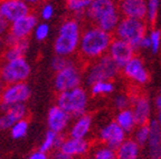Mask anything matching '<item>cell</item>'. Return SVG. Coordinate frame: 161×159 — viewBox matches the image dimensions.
I'll return each mask as SVG.
<instances>
[{"instance_id": "cell-46", "label": "cell", "mask_w": 161, "mask_h": 159, "mask_svg": "<svg viewBox=\"0 0 161 159\" xmlns=\"http://www.w3.org/2000/svg\"><path fill=\"white\" fill-rule=\"evenodd\" d=\"M44 1H46V0H40V3H44Z\"/></svg>"}, {"instance_id": "cell-11", "label": "cell", "mask_w": 161, "mask_h": 159, "mask_svg": "<svg viewBox=\"0 0 161 159\" xmlns=\"http://www.w3.org/2000/svg\"><path fill=\"white\" fill-rule=\"evenodd\" d=\"M121 70L125 76V78H128L130 81L139 85V86L146 85L150 78L149 71L144 65V61L138 56H134L124 67L121 68Z\"/></svg>"}, {"instance_id": "cell-36", "label": "cell", "mask_w": 161, "mask_h": 159, "mask_svg": "<svg viewBox=\"0 0 161 159\" xmlns=\"http://www.w3.org/2000/svg\"><path fill=\"white\" fill-rule=\"evenodd\" d=\"M114 105H115L116 109L119 110H123L126 108L131 107V96L124 94H120L118 95L114 99Z\"/></svg>"}, {"instance_id": "cell-8", "label": "cell", "mask_w": 161, "mask_h": 159, "mask_svg": "<svg viewBox=\"0 0 161 159\" xmlns=\"http://www.w3.org/2000/svg\"><path fill=\"white\" fill-rule=\"evenodd\" d=\"M31 90L26 82L5 85L0 95V112L16 105H23L29 100Z\"/></svg>"}, {"instance_id": "cell-18", "label": "cell", "mask_w": 161, "mask_h": 159, "mask_svg": "<svg viewBox=\"0 0 161 159\" xmlns=\"http://www.w3.org/2000/svg\"><path fill=\"white\" fill-rule=\"evenodd\" d=\"M118 6L124 18L146 20L147 0H119Z\"/></svg>"}, {"instance_id": "cell-6", "label": "cell", "mask_w": 161, "mask_h": 159, "mask_svg": "<svg viewBox=\"0 0 161 159\" xmlns=\"http://www.w3.org/2000/svg\"><path fill=\"white\" fill-rule=\"evenodd\" d=\"M148 35V23L146 20L122 18L114 31L115 38L130 44L132 47L139 49L141 41Z\"/></svg>"}, {"instance_id": "cell-1", "label": "cell", "mask_w": 161, "mask_h": 159, "mask_svg": "<svg viewBox=\"0 0 161 159\" xmlns=\"http://www.w3.org/2000/svg\"><path fill=\"white\" fill-rule=\"evenodd\" d=\"M113 35L94 25L83 29L78 47V59L84 64H90L108 55Z\"/></svg>"}, {"instance_id": "cell-13", "label": "cell", "mask_w": 161, "mask_h": 159, "mask_svg": "<svg viewBox=\"0 0 161 159\" xmlns=\"http://www.w3.org/2000/svg\"><path fill=\"white\" fill-rule=\"evenodd\" d=\"M108 55L119 67L122 68L136 56V48L123 40L114 38L112 40Z\"/></svg>"}, {"instance_id": "cell-10", "label": "cell", "mask_w": 161, "mask_h": 159, "mask_svg": "<svg viewBox=\"0 0 161 159\" xmlns=\"http://www.w3.org/2000/svg\"><path fill=\"white\" fill-rule=\"evenodd\" d=\"M38 25V17L33 11L28 15L15 20L10 25L9 35L16 40H26L34 33L36 26Z\"/></svg>"}, {"instance_id": "cell-12", "label": "cell", "mask_w": 161, "mask_h": 159, "mask_svg": "<svg viewBox=\"0 0 161 159\" xmlns=\"http://www.w3.org/2000/svg\"><path fill=\"white\" fill-rule=\"evenodd\" d=\"M125 139L126 132L119 126L115 120L108 122L105 126L101 128L98 132V140L101 141V144L106 145L114 149H116Z\"/></svg>"}, {"instance_id": "cell-19", "label": "cell", "mask_w": 161, "mask_h": 159, "mask_svg": "<svg viewBox=\"0 0 161 159\" xmlns=\"http://www.w3.org/2000/svg\"><path fill=\"white\" fill-rule=\"evenodd\" d=\"M28 109L26 105H16L0 112V130H8L19 120L27 117Z\"/></svg>"}, {"instance_id": "cell-27", "label": "cell", "mask_w": 161, "mask_h": 159, "mask_svg": "<svg viewBox=\"0 0 161 159\" xmlns=\"http://www.w3.org/2000/svg\"><path fill=\"white\" fill-rule=\"evenodd\" d=\"M90 87L91 95L94 97H97V96H105V95H110L111 92H113L114 84L112 80H103V81L94 82Z\"/></svg>"}, {"instance_id": "cell-43", "label": "cell", "mask_w": 161, "mask_h": 159, "mask_svg": "<svg viewBox=\"0 0 161 159\" xmlns=\"http://www.w3.org/2000/svg\"><path fill=\"white\" fill-rule=\"evenodd\" d=\"M157 121H158V124L160 125V127H161V110H159V112H158V116H157Z\"/></svg>"}, {"instance_id": "cell-25", "label": "cell", "mask_w": 161, "mask_h": 159, "mask_svg": "<svg viewBox=\"0 0 161 159\" xmlns=\"http://www.w3.org/2000/svg\"><path fill=\"white\" fill-rule=\"evenodd\" d=\"M63 139H64L63 135L57 134V132L53 131V130L48 129V131L46 132L43 141H42V144L39 146V150H42L44 152H47V154H49L52 151H55L58 147H59V145L62 144Z\"/></svg>"}, {"instance_id": "cell-14", "label": "cell", "mask_w": 161, "mask_h": 159, "mask_svg": "<svg viewBox=\"0 0 161 159\" xmlns=\"http://www.w3.org/2000/svg\"><path fill=\"white\" fill-rule=\"evenodd\" d=\"M70 120H72V116L57 105L52 106L48 110L47 126L49 130L63 135L70 127Z\"/></svg>"}, {"instance_id": "cell-33", "label": "cell", "mask_w": 161, "mask_h": 159, "mask_svg": "<svg viewBox=\"0 0 161 159\" xmlns=\"http://www.w3.org/2000/svg\"><path fill=\"white\" fill-rule=\"evenodd\" d=\"M73 62H75V60L72 57H62V56H55L54 59L52 60V68L55 72L59 71V70L64 69V68L68 67L69 65H72Z\"/></svg>"}, {"instance_id": "cell-15", "label": "cell", "mask_w": 161, "mask_h": 159, "mask_svg": "<svg viewBox=\"0 0 161 159\" xmlns=\"http://www.w3.org/2000/svg\"><path fill=\"white\" fill-rule=\"evenodd\" d=\"M29 13H31V6L23 0H0V13L9 23H14Z\"/></svg>"}, {"instance_id": "cell-45", "label": "cell", "mask_w": 161, "mask_h": 159, "mask_svg": "<svg viewBox=\"0 0 161 159\" xmlns=\"http://www.w3.org/2000/svg\"><path fill=\"white\" fill-rule=\"evenodd\" d=\"M85 159H94L93 157H91V158H85Z\"/></svg>"}, {"instance_id": "cell-21", "label": "cell", "mask_w": 161, "mask_h": 159, "mask_svg": "<svg viewBox=\"0 0 161 159\" xmlns=\"http://www.w3.org/2000/svg\"><path fill=\"white\" fill-rule=\"evenodd\" d=\"M92 125H93V117L90 114L82 115L75 118V121L68 128V137L77 139H86L92 129Z\"/></svg>"}, {"instance_id": "cell-17", "label": "cell", "mask_w": 161, "mask_h": 159, "mask_svg": "<svg viewBox=\"0 0 161 159\" xmlns=\"http://www.w3.org/2000/svg\"><path fill=\"white\" fill-rule=\"evenodd\" d=\"M131 110L133 111L138 125H146L150 122L151 105L148 98L142 94L131 96Z\"/></svg>"}, {"instance_id": "cell-16", "label": "cell", "mask_w": 161, "mask_h": 159, "mask_svg": "<svg viewBox=\"0 0 161 159\" xmlns=\"http://www.w3.org/2000/svg\"><path fill=\"white\" fill-rule=\"evenodd\" d=\"M57 149L75 159L87 155L91 149V144L87 139H77V138L67 137L64 138Z\"/></svg>"}, {"instance_id": "cell-35", "label": "cell", "mask_w": 161, "mask_h": 159, "mask_svg": "<svg viewBox=\"0 0 161 159\" xmlns=\"http://www.w3.org/2000/svg\"><path fill=\"white\" fill-rule=\"evenodd\" d=\"M55 15V8L52 3H44L43 5L40 6L39 9V16L43 19V21L47 23L48 20H50Z\"/></svg>"}, {"instance_id": "cell-34", "label": "cell", "mask_w": 161, "mask_h": 159, "mask_svg": "<svg viewBox=\"0 0 161 159\" xmlns=\"http://www.w3.org/2000/svg\"><path fill=\"white\" fill-rule=\"evenodd\" d=\"M149 39H150L151 47L150 50L153 54H158L161 49V31L159 29H152L148 33Z\"/></svg>"}, {"instance_id": "cell-4", "label": "cell", "mask_w": 161, "mask_h": 159, "mask_svg": "<svg viewBox=\"0 0 161 159\" xmlns=\"http://www.w3.org/2000/svg\"><path fill=\"white\" fill-rule=\"evenodd\" d=\"M90 98L83 87H77L67 91L58 92L56 97V105L65 110L72 118H77L87 111Z\"/></svg>"}, {"instance_id": "cell-38", "label": "cell", "mask_w": 161, "mask_h": 159, "mask_svg": "<svg viewBox=\"0 0 161 159\" xmlns=\"http://www.w3.org/2000/svg\"><path fill=\"white\" fill-rule=\"evenodd\" d=\"M27 159H49V155L47 152H44L42 150H36L33 151L29 156L27 157Z\"/></svg>"}, {"instance_id": "cell-47", "label": "cell", "mask_w": 161, "mask_h": 159, "mask_svg": "<svg viewBox=\"0 0 161 159\" xmlns=\"http://www.w3.org/2000/svg\"><path fill=\"white\" fill-rule=\"evenodd\" d=\"M111 1H116V0H111Z\"/></svg>"}, {"instance_id": "cell-5", "label": "cell", "mask_w": 161, "mask_h": 159, "mask_svg": "<svg viewBox=\"0 0 161 159\" xmlns=\"http://www.w3.org/2000/svg\"><path fill=\"white\" fill-rule=\"evenodd\" d=\"M121 68L111 59L108 55L90 62L84 70V79L86 85L91 86L94 82L103 80H113L118 76Z\"/></svg>"}, {"instance_id": "cell-42", "label": "cell", "mask_w": 161, "mask_h": 159, "mask_svg": "<svg viewBox=\"0 0 161 159\" xmlns=\"http://www.w3.org/2000/svg\"><path fill=\"white\" fill-rule=\"evenodd\" d=\"M156 106H157V108H158V110H161V95L157 97V99H156Z\"/></svg>"}, {"instance_id": "cell-37", "label": "cell", "mask_w": 161, "mask_h": 159, "mask_svg": "<svg viewBox=\"0 0 161 159\" xmlns=\"http://www.w3.org/2000/svg\"><path fill=\"white\" fill-rule=\"evenodd\" d=\"M10 25H11V23H9V21L0 13V38H5L6 36L9 33Z\"/></svg>"}, {"instance_id": "cell-23", "label": "cell", "mask_w": 161, "mask_h": 159, "mask_svg": "<svg viewBox=\"0 0 161 159\" xmlns=\"http://www.w3.org/2000/svg\"><path fill=\"white\" fill-rule=\"evenodd\" d=\"M28 48H29V40L28 39L18 40L13 45L7 46V48L3 54V61L24 57L26 52L28 51Z\"/></svg>"}, {"instance_id": "cell-31", "label": "cell", "mask_w": 161, "mask_h": 159, "mask_svg": "<svg viewBox=\"0 0 161 159\" xmlns=\"http://www.w3.org/2000/svg\"><path fill=\"white\" fill-rule=\"evenodd\" d=\"M161 0H147V18L148 23L150 25L156 23L157 16H158L159 6H160Z\"/></svg>"}, {"instance_id": "cell-22", "label": "cell", "mask_w": 161, "mask_h": 159, "mask_svg": "<svg viewBox=\"0 0 161 159\" xmlns=\"http://www.w3.org/2000/svg\"><path fill=\"white\" fill-rule=\"evenodd\" d=\"M141 146L132 138H126L120 146L116 148L118 159H139Z\"/></svg>"}, {"instance_id": "cell-30", "label": "cell", "mask_w": 161, "mask_h": 159, "mask_svg": "<svg viewBox=\"0 0 161 159\" xmlns=\"http://www.w3.org/2000/svg\"><path fill=\"white\" fill-rule=\"evenodd\" d=\"M133 134H134L133 139L136 140L141 147L146 146L149 140V137H150V126H149V124L138 125L136 128L134 129Z\"/></svg>"}, {"instance_id": "cell-20", "label": "cell", "mask_w": 161, "mask_h": 159, "mask_svg": "<svg viewBox=\"0 0 161 159\" xmlns=\"http://www.w3.org/2000/svg\"><path fill=\"white\" fill-rule=\"evenodd\" d=\"M150 137L147 142V151L149 159H161V127L157 120H151Z\"/></svg>"}, {"instance_id": "cell-7", "label": "cell", "mask_w": 161, "mask_h": 159, "mask_svg": "<svg viewBox=\"0 0 161 159\" xmlns=\"http://www.w3.org/2000/svg\"><path fill=\"white\" fill-rule=\"evenodd\" d=\"M30 74L31 67L24 57L6 60L0 65V79L3 85L26 82Z\"/></svg>"}, {"instance_id": "cell-26", "label": "cell", "mask_w": 161, "mask_h": 159, "mask_svg": "<svg viewBox=\"0 0 161 159\" xmlns=\"http://www.w3.org/2000/svg\"><path fill=\"white\" fill-rule=\"evenodd\" d=\"M90 3V0H66V8L74 18L82 19L86 17Z\"/></svg>"}, {"instance_id": "cell-28", "label": "cell", "mask_w": 161, "mask_h": 159, "mask_svg": "<svg viewBox=\"0 0 161 159\" xmlns=\"http://www.w3.org/2000/svg\"><path fill=\"white\" fill-rule=\"evenodd\" d=\"M28 130H29V121L27 120V118H24L10 128V134L14 139H21L27 136Z\"/></svg>"}, {"instance_id": "cell-3", "label": "cell", "mask_w": 161, "mask_h": 159, "mask_svg": "<svg viewBox=\"0 0 161 159\" xmlns=\"http://www.w3.org/2000/svg\"><path fill=\"white\" fill-rule=\"evenodd\" d=\"M83 28L80 20L76 18H67L60 23L57 36L54 41V51L56 56L73 57L78 51Z\"/></svg>"}, {"instance_id": "cell-9", "label": "cell", "mask_w": 161, "mask_h": 159, "mask_svg": "<svg viewBox=\"0 0 161 159\" xmlns=\"http://www.w3.org/2000/svg\"><path fill=\"white\" fill-rule=\"evenodd\" d=\"M83 70L80 69L78 64L75 61L68 67L55 72L54 88L58 94V92L67 91V90L80 87L82 81H83Z\"/></svg>"}, {"instance_id": "cell-44", "label": "cell", "mask_w": 161, "mask_h": 159, "mask_svg": "<svg viewBox=\"0 0 161 159\" xmlns=\"http://www.w3.org/2000/svg\"><path fill=\"white\" fill-rule=\"evenodd\" d=\"M3 86H5V85H3V82L0 79V95H1V91H3Z\"/></svg>"}, {"instance_id": "cell-32", "label": "cell", "mask_w": 161, "mask_h": 159, "mask_svg": "<svg viewBox=\"0 0 161 159\" xmlns=\"http://www.w3.org/2000/svg\"><path fill=\"white\" fill-rule=\"evenodd\" d=\"M50 33V27L46 21H42L38 23V25L36 26L35 30H34L33 36L35 37V39L37 41H44L49 37Z\"/></svg>"}, {"instance_id": "cell-2", "label": "cell", "mask_w": 161, "mask_h": 159, "mask_svg": "<svg viewBox=\"0 0 161 159\" xmlns=\"http://www.w3.org/2000/svg\"><path fill=\"white\" fill-rule=\"evenodd\" d=\"M121 17L122 15L116 1L91 0L85 18L92 25L112 33L120 23Z\"/></svg>"}, {"instance_id": "cell-48", "label": "cell", "mask_w": 161, "mask_h": 159, "mask_svg": "<svg viewBox=\"0 0 161 159\" xmlns=\"http://www.w3.org/2000/svg\"><path fill=\"white\" fill-rule=\"evenodd\" d=\"M90 1H91V0H90Z\"/></svg>"}, {"instance_id": "cell-24", "label": "cell", "mask_w": 161, "mask_h": 159, "mask_svg": "<svg viewBox=\"0 0 161 159\" xmlns=\"http://www.w3.org/2000/svg\"><path fill=\"white\" fill-rule=\"evenodd\" d=\"M115 121L119 124V126L128 134V132L134 131V129L138 126V122L134 117L133 111L131 108H126L123 110H119L118 115L115 117Z\"/></svg>"}, {"instance_id": "cell-29", "label": "cell", "mask_w": 161, "mask_h": 159, "mask_svg": "<svg viewBox=\"0 0 161 159\" xmlns=\"http://www.w3.org/2000/svg\"><path fill=\"white\" fill-rule=\"evenodd\" d=\"M92 157L94 159H118L116 150L103 144L93 150Z\"/></svg>"}, {"instance_id": "cell-40", "label": "cell", "mask_w": 161, "mask_h": 159, "mask_svg": "<svg viewBox=\"0 0 161 159\" xmlns=\"http://www.w3.org/2000/svg\"><path fill=\"white\" fill-rule=\"evenodd\" d=\"M151 47V44H150V39H149V36L147 35L146 37L142 39V41H141L140 46H139V48L140 49H150Z\"/></svg>"}, {"instance_id": "cell-41", "label": "cell", "mask_w": 161, "mask_h": 159, "mask_svg": "<svg viewBox=\"0 0 161 159\" xmlns=\"http://www.w3.org/2000/svg\"><path fill=\"white\" fill-rule=\"evenodd\" d=\"M24 3H28L29 6H31V7H34V6H37L40 3V0H23Z\"/></svg>"}, {"instance_id": "cell-39", "label": "cell", "mask_w": 161, "mask_h": 159, "mask_svg": "<svg viewBox=\"0 0 161 159\" xmlns=\"http://www.w3.org/2000/svg\"><path fill=\"white\" fill-rule=\"evenodd\" d=\"M53 159H73L72 157H69L68 155L64 154L63 151H60L59 149H56L55 151H53V156H52Z\"/></svg>"}]
</instances>
